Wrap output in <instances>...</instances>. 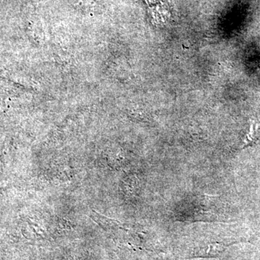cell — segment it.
<instances>
[{"mask_svg":"<svg viewBox=\"0 0 260 260\" xmlns=\"http://www.w3.org/2000/svg\"><path fill=\"white\" fill-rule=\"evenodd\" d=\"M236 242H216L201 248L194 254V257H217L223 254L228 247Z\"/></svg>","mask_w":260,"mask_h":260,"instance_id":"1","label":"cell"}]
</instances>
